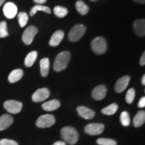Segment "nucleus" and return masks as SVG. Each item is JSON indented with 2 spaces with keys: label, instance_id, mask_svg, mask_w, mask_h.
Wrapping results in <instances>:
<instances>
[{
  "label": "nucleus",
  "instance_id": "nucleus-1",
  "mask_svg": "<svg viewBox=\"0 0 145 145\" xmlns=\"http://www.w3.org/2000/svg\"><path fill=\"white\" fill-rule=\"evenodd\" d=\"M61 137L64 142L69 144L74 145L79 140V133L73 127L66 126L63 128L61 130Z\"/></svg>",
  "mask_w": 145,
  "mask_h": 145
},
{
  "label": "nucleus",
  "instance_id": "nucleus-2",
  "mask_svg": "<svg viewBox=\"0 0 145 145\" xmlns=\"http://www.w3.org/2000/svg\"><path fill=\"white\" fill-rule=\"evenodd\" d=\"M71 59V54L68 51L60 52L56 57L54 62V69L57 72L62 71L67 67Z\"/></svg>",
  "mask_w": 145,
  "mask_h": 145
},
{
  "label": "nucleus",
  "instance_id": "nucleus-3",
  "mask_svg": "<svg viewBox=\"0 0 145 145\" xmlns=\"http://www.w3.org/2000/svg\"><path fill=\"white\" fill-rule=\"evenodd\" d=\"M86 32V28L83 24H76L71 29L69 33V40L71 42H77L83 37Z\"/></svg>",
  "mask_w": 145,
  "mask_h": 145
},
{
  "label": "nucleus",
  "instance_id": "nucleus-4",
  "mask_svg": "<svg viewBox=\"0 0 145 145\" xmlns=\"http://www.w3.org/2000/svg\"><path fill=\"white\" fill-rule=\"evenodd\" d=\"M91 48L95 53L103 54L106 52L107 42L104 38L97 37L91 41Z\"/></svg>",
  "mask_w": 145,
  "mask_h": 145
},
{
  "label": "nucleus",
  "instance_id": "nucleus-5",
  "mask_svg": "<svg viewBox=\"0 0 145 145\" xmlns=\"http://www.w3.org/2000/svg\"><path fill=\"white\" fill-rule=\"evenodd\" d=\"M55 118L52 114H44L40 116L36 122V126L40 128H50L55 123Z\"/></svg>",
  "mask_w": 145,
  "mask_h": 145
},
{
  "label": "nucleus",
  "instance_id": "nucleus-6",
  "mask_svg": "<svg viewBox=\"0 0 145 145\" xmlns=\"http://www.w3.org/2000/svg\"><path fill=\"white\" fill-rule=\"evenodd\" d=\"M3 107L7 112L11 114H18L21 112L23 105L20 101L16 100H8L5 101Z\"/></svg>",
  "mask_w": 145,
  "mask_h": 145
},
{
  "label": "nucleus",
  "instance_id": "nucleus-7",
  "mask_svg": "<svg viewBox=\"0 0 145 145\" xmlns=\"http://www.w3.org/2000/svg\"><path fill=\"white\" fill-rule=\"evenodd\" d=\"M39 32V30L36 27L34 26H30L24 30L22 34V40L25 44L30 45L33 41L34 36Z\"/></svg>",
  "mask_w": 145,
  "mask_h": 145
},
{
  "label": "nucleus",
  "instance_id": "nucleus-8",
  "mask_svg": "<svg viewBox=\"0 0 145 145\" xmlns=\"http://www.w3.org/2000/svg\"><path fill=\"white\" fill-rule=\"evenodd\" d=\"M105 126L100 123L89 124L85 127V132L89 135H99L104 132Z\"/></svg>",
  "mask_w": 145,
  "mask_h": 145
},
{
  "label": "nucleus",
  "instance_id": "nucleus-9",
  "mask_svg": "<svg viewBox=\"0 0 145 145\" xmlns=\"http://www.w3.org/2000/svg\"><path fill=\"white\" fill-rule=\"evenodd\" d=\"M50 96V91L47 88L39 89L34 92L32 96V101L34 102H40L48 98Z\"/></svg>",
  "mask_w": 145,
  "mask_h": 145
},
{
  "label": "nucleus",
  "instance_id": "nucleus-10",
  "mask_svg": "<svg viewBox=\"0 0 145 145\" xmlns=\"http://www.w3.org/2000/svg\"><path fill=\"white\" fill-rule=\"evenodd\" d=\"M3 14L8 19H12L18 13L17 6L12 2H8L4 5L3 8Z\"/></svg>",
  "mask_w": 145,
  "mask_h": 145
},
{
  "label": "nucleus",
  "instance_id": "nucleus-11",
  "mask_svg": "<svg viewBox=\"0 0 145 145\" xmlns=\"http://www.w3.org/2000/svg\"><path fill=\"white\" fill-rule=\"evenodd\" d=\"M130 81V76L126 75L124 77L120 78L116 83L115 86H114V89L117 93H122L126 89L127 87L128 86Z\"/></svg>",
  "mask_w": 145,
  "mask_h": 145
},
{
  "label": "nucleus",
  "instance_id": "nucleus-12",
  "mask_svg": "<svg viewBox=\"0 0 145 145\" xmlns=\"http://www.w3.org/2000/svg\"><path fill=\"white\" fill-rule=\"evenodd\" d=\"M107 93V88L104 85L97 86L93 89L92 91V97L94 99L97 101L102 100L105 98Z\"/></svg>",
  "mask_w": 145,
  "mask_h": 145
},
{
  "label": "nucleus",
  "instance_id": "nucleus-13",
  "mask_svg": "<svg viewBox=\"0 0 145 145\" xmlns=\"http://www.w3.org/2000/svg\"><path fill=\"white\" fill-rule=\"evenodd\" d=\"M133 28L137 36L144 37L145 35V20L144 19L136 20L134 22Z\"/></svg>",
  "mask_w": 145,
  "mask_h": 145
},
{
  "label": "nucleus",
  "instance_id": "nucleus-14",
  "mask_svg": "<svg viewBox=\"0 0 145 145\" xmlns=\"http://www.w3.org/2000/svg\"><path fill=\"white\" fill-rule=\"evenodd\" d=\"M77 110L79 115L86 120L92 119L95 115V112L86 106H79L77 108Z\"/></svg>",
  "mask_w": 145,
  "mask_h": 145
},
{
  "label": "nucleus",
  "instance_id": "nucleus-15",
  "mask_svg": "<svg viewBox=\"0 0 145 145\" xmlns=\"http://www.w3.org/2000/svg\"><path fill=\"white\" fill-rule=\"evenodd\" d=\"M14 118L10 114H3L0 116V131L8 128L13 124Z\"/></svg>",
  "mask_w": 145,
  "mask_h": 145
},
{
  "label": "nucleus",
  "instance_id": "nucleus-16",
  "mask_svg": "<svg viewBox=\"0 0 145 145\" xmlns=\"http://www.w3.org/2000/svg\"><path fill=\"white\" fill-rule=\"evenodd\" d=\"M64 32L62 30H57V32H54L50 39V46L52 47L57 46L61 42V41L63 40V38H64Z\"/></svg>",
  "mask_w": 145,
  "mask_h": 145
},
{
  "label": "nucleus",
  "instance_id": "nucleus-17",
  "mask_svg": "<svg viewBox=\"0 0 145 145\" xmlns=\"http://www.w3.org/2000/svg\"><path fill=\"white\" fill-rule=\"evenodd\" d=\"M61 106V102L57 99H52V100L46 101L42 105L43 110L47 112H52L57 110Z\"/></svg>",
  "mask_w": 145,
  "mask_h": 145
},
{
  "label": "nucleus",
  "instance_id": "nucleus-18",
  "mask_svg": "<svg viewBox=\"0 0 145 145\" xmlns=\"http://www.w3.org/2000/svg\"><path fill=\"white\" fill-rule=\"evenodd\" d=\"M40 73L42 77H46L48 75L50 69V61L48 58H44L40 61Z\"/></svg>",
  "mask_w": 145,
  "mask_h": 145
},
{
  "label": "nucleus",
  "instance_id": "nucleus-19",
  "mask_svg": "<svg viewBox=\"0 0 145 145\" xmlns=\"http://www.w3.org/2000/svg\"><path fill=\"white\" fill-rule=\"evenodd\" d=\"M145 122V112L144 110H140L137 112L134 118L133 124L136 128L142 126Z\"/></svg>",
  "mask_w": 145,
  "mask_h": 145
},
{
  "label": "nucleus",
  "instance_id": "nucleus-20",
  "mask_svg": "<svg viewBox=\"0 0 145 145\" xmlns=\"http://www.w3.org/2000/svg\"><path fill=\"white\" fill-rule=\"evenodd\" d=\"M24 72L22 69H15L12 71L8 76V81L11 83H14L20 81L23 77Z\"/></svg>",
  "mask_w": 145,
  "mask_h": 145
},
{
  "label": "nucleus",
  "instance_id": "nucleus-21",
  "mask_svg": "<svg viewBox=\"0 0 145 145\" xmlns=\"http://www.w3.org/2000/svg\"><path fill=\"white\" fill-rule=\"evenodd\" d=\"M75 8L77 12L82 16L86 15L89 12V8L88 5L81 0H79L76 2Z\"/></svg>",
  "mask_w": 145,
  "mask_h": 145
},
{
  "label": "nucleus",
  "instance_id": "nucleus-22",
  "mask_svg": "<svg viewBox=\"0 0 145 145\" xmlns=\"http://www.w3.org/2000/svg\"><path fill=\"white\" fill-rule=\"evenodd\" d=\"M38 53L36 51H32L28 54L24 61V64L27 67H30L34 63H35L36 58H37Z\"/></svg>",
  "mask_w": 145,
  "mask_h": 145
},
{
  "label": "nucleus",
  "instance_id": "nucleus-23",
  "mask_svg": "<svg viewBox=\"0 0 145 145\" xmlns=\"http://www.w3.org/2000/svg\"><path fill=\"white\" fill-rule=\"evenodd\" d=\"M38 11H42V12H46L47 14L51 13V10H50V9L48 8V7L44 6V5H36L31 9V10H30V16H34L36 13H37Z\"/></svg>",
  "mask_w": 145,
  "mask_h": 145
},
{
  "label": "nucleus",
  "instance_id": "nucleus-24",
  "mask_svg": "<svg viewBox=\"0 0 145 145\" xmlns=\"http://www.w3.org/2000/svg\"><path fill=\"white\" fill-rule=\"evenodd\" d=\"M118 109V106L116 104H115V103H113V104H110V106L103 108L101 110V112H102V114H105V115L112 116L117 112Z\"/></svg>",
  "mask_w": 145,
  "mask_h": 145
},
{
  "label": "nucleus",
  "instance_id": "nucleus-25",
  "mask_svg": "<svg viewBox=\"0 0 145 145\" xmlns=\"http://www.w3.org/2000/svg\"><path fill=\"white\" fill-rule=\"evenodd\" d=\"M68 10L66 8L62 6H55L54 8V14L57 17L62 18H64L68 14Z\"/></svg>",
  "mask_w": 145,
  "mask_h": 145
},
{
  "label": "nucleus",
  "instance_id": "nucleus-26",
  "mask_svg": "<svg viewBox=\"0 0 145 145\" xmlns=\"http://www.w3.org/2000/svg\"><path fill=\"white\" fill-rule=\"evenodd\" d=\"M18 22L21 28H23L27 24L28 22V16L26 12H20L18 15Z\"/></svg>",
  "mask_w": 145,
  "mask_h": 145
},
{
  "label": "nucleus",
  "instance_id": "nucleus-27",
  "mask_svg": "<svg viewBox=\"0 0 145 145\" xmlns=\"http://www.w3.org/2000/svg\"><path fill=\"white\" fill-rule=\"evenodd\" d=\"M120 122L123 126H128L130 124L129 114L126 111L122 112L120 114Z\"/></svg>",
  "mask_w": 145,
  "mask_h": 145
},
{
  "label": "nucleus",
  "instance_id": "nucleus-28",
  "mask_svg": "<svg viewBox=\"0 0 145 145\" xmlns=\"http://www.w3.org/2000/svg\"><path fill=\"white\" fill-rule=\"evenodd\" d=\"M96 142L99 145H117L116 141L110 138H100L97 139Z\"/></svg>",
  "mask_w": 145,
  "mask_h": 145
},
{
  "label": "nucleus",
  "instance_id": "nucleus-29",
  "mask_svg": "<svg viewBox=\"0 0 145 145\" xmlns=\"http://www.w3.org/2000/svg\"><path fill=\"white\" fill-rule=\"evenodd\" d=\"M135 89L131 88L128 89L126 95V101L128 104H132L135 98Z\"/></svg>",
  "mask_w": 145,
  "mask_h": 145
},
{
  "label": "nucleus",
  "instance_id": "nucleus-30",
  "mask_svg": "<svg viewBox=\"0 0 145 145\" xmlns=\"http://www.w3.org/2000/svg\"><path fill=\"white\" fill-rule=\"evenodd\" d=\"M8 35L9 34L6 22H0V38L7 37Z\"/></svg>",
  "mask_w": 145,
  "mask_h": 145
},
{
  "label": "nucleus",
  "instance_id": "nucleus-31",
  "mask_svg": "<svg viewBox=\"0 0 145 145\" xmlns=\"http://www.w3.org/2000/svg\"><path fill=\"white\" fill-rule=\"evenodd\" d=\"M0 145H19L15 140H10V139L3 138L0 140Z\"/></svg>",
  "mask_w": 145,
  "mask_h": 145
},
{
  "label": "nucleus",
  "instance_id": "nucleus-32",
  "mask_svg": "<svg viewBox=\"0 0 145 145\" xmlns=\"http://www.w3.org/2000/svg\"><path fill=\"white\" fill-rule=\"evenodd\" d=\"M138 108H144L145 107V97H141L140 99L138 101Z\"/></svg>",
  "mask_w": 145,
  "mask_h": 145
},
{
  "label": "nucleus",
  "instance_id": "nucleus-33",
  "mask_svg": "<svg viewBox=\"0 0 145 145\" xmlns=\"http://www.w3.org/2000/svg\"><path fill=\"white\" fill-rule=\"evenodd\" d=\"M140 65L141 66H144L145 65V52H143L142 57H140Z\"/></svg>",
  "mask_w": 145,
  "mask_h": 145
},
{
  "label": "nucleus",
  "instance_id": "nucleus-34",
  "mask_svg": "<svg viewBox=\"0 0 145 145\" xmlns=\"http://www.w3.org/2000/svg\"><path fill=\"white\" fill-rule=\"evenodd\" d=\"M47 0H34V1L36 3H39V5H42L43 3H46Z\"/></svg>",
  "mask_w": 145,
  "mask_h": 145
},
{
  "label": "nucleus",
  "instance_id": "nucleus-35",
  "mask_svg": "<svg viewBox=\"0 0 145 145\" xmlns=\"http://www.w3.org/2000/svg\"><path fill=\"white\" fill-rule=\"evenodd\" d=\"M52 145H67L64 141H57V142H54Z\"/></svg>",
  "mask_w": 145,
  "mask_h": 145
},
{
  "label": "nucleus",
  "instance_id": "nucleus-36",
  "mask_svg": "<svg viewBox=\"0 0 145 145\" xmlns=\"http://www.w3.org/2000/svg\"><path fill=\"white\" fill-rule=\"evenodd\" d=\"M136 3H140V4H144L145 0H133Z\"/></svg>",
  "mask_w": 145,
  "mask_h": 145
},
{
  "label": "nucleus",
  "instance_id": "nucleus-37",
  "mask_svg": "<svg viewBox=\"0 0 145 145\" xmlns=\"http://www.w3.org/2000/svg\"><path fill=\"white\" fill-rule=\"evenodd\" d=\"M142 84L143 86H144L145 85V75H143L142 77Z\"/></svg>",
  "mask_w": 145,
  "mask_h": 145
},
{
  "label": "nucleus",
  "instance_id": "nucleus-38",
  "mask_svg": "<svg viewBox=\"0 0 145 145\" xmlns=\"http://www.w3.org/2000/svg\"><path fill=\"white\" fill-rule=\"evenodd\" d=\"M5 0H0V7L3 5V3L5 2Z\"/></svg>",
  "mask_w": 145,
  "mask_h": 145
},
{
  "label": "nucleus",
  "instance_id": "nucleus-39",
  "mask_svg": "<svg viewBox=\"0 0 145 145\" xmlns=\"http://www.w3.org/2000/svg\"><path fill=\"white\" fill-rule=\"evenodd\" d=\"M91 1H97V0H91Z\"/></svg>",
  "mask_w": 145,
  "mask_h": 145
}]
</instances>
